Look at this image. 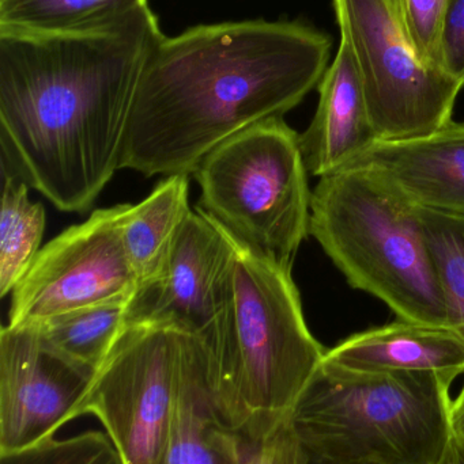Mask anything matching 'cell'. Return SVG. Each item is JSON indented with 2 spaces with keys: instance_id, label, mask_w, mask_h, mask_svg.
I'll use <instances>...</instances> for the list:
<instances>
[{
  "instance_id": "1",
  "label": "cell",
  "mask_w": 464,
  "mask_h": 464,
  "mask_svg": "<svg viewBox=\"0 0 464 464\" xmlns=\"http://www.w3.org/2000/svg\"><path fill=\"white\" fill-rule=\"evenodd\" d=\"M161 35L150 7L101 32L0 30L3 165L60 211H87L120 170L139 73Z\"/></svg>"
},
{
  "instance_id": "2",
  "label": "cell",
  "mask_w": 464,
  "mask_h": 464,
  "mask_svg": "<svg viewBox=\"0 0 464 464\" xmlns=\"http://www.w3.org/2000/svg\"><path fill=\"white\" fill-rule=\"evenodd\" d=\"M330 57L329 35L301 22H223L161 35L139 73L120 169L193 174L232 136L296 108Z\"/></svg>"
},
{
  "instance_id": "3",
  "label": "cell",
  "mask_w": 464,
  "mask_h": 464,
  "mask_svg": "<svg viewBox=\"0 0 464 464\" xmlns=\"http://www.w3.org/2000/svg\"><path fill=\"white\" fill-rule=\"evenodd\" d=\"M231 237L225 304L212 337L202 338L215 406L255 450L283 424L326 351L305 321L291 270Z\"/></svg>"
},
{
  "instance_id": "4",
  "label": "cell",
  "mask_w": 464,
  "mask_h": 464,
  "mask_svg": "<svg viewBox=\"0 0 464 464\" xmlns=\"http://www.w3.org/2000/svg\"><path fill=\"white\" fill-rule=\"evenodd\" d=\"M451 384L433 372H370L323 360L282 427L332 462L438 464L454 435Z\"/></svg>"
},
{
  "instance_id": "5",
  "label": "cell",
  "mask_w": 464,
  "mask_h": 464,
  "mask_svg": "<svg viewBox=\"0 0 464 464\" xmlns=\"http://www.w3.org/2000/svg\"><path fill=\"white\" fill-rule=\"evenodd\" d=\"M310 234L353 288L386 303L398 318L449 326V310L421 208L367 169L319 179Z\"/></svg>"
},
{
  "instance_id": "6",
  "label": "cell",
  "mask_w": 464,
  "mask_h": 464,
  "mask_svg": "<svg viewBox=\"0 0 464 464\" xmlns=\"http://www.w3.org/2000/svg\"><path fill=\"white\" fill-rule=\"evenodd\" d=\"M193 177L202 189L198 208L245 245L293 269L310 235L312 190L300 135L282 117L215 147Z\"/></svg>"
},
{
  "instance_id": "7",
  "label": "cell",
  "mask_w": 464,
  "mask_h": 464,
  "mask_svg": "<svg viewBox=\"0 0 464 464\" xmlns=\"http://www.w3.org/2000/svg\"><path fill=\"white\" fill-rule=\"evenodd\" d=\"M378 141L424 138L452 121L463 89L417 53L400 0H334Z\"/></svg>"
},
{
  "instance_id": "8",
  "label": "cell",
  "mask_w": 464,
  "mask_h": 464,
  "mask_svg": "<svg viewBox=\"0 0 464 464\" xmlns=\"http://www.w3.org/2000/svg\"><path fill=\"white\" fill-rule=\"evenodd\" d=\"M180 367L179 329L127 322L100 365L75 419L94 416L124 464H163Z\"/></svg>"
},
{
  "instance_id": "9",
  "label": "cell",
  "mask_w": 464,
  "mask_h": 464,
  "mask_svg": "<svg viewBox=\"0 0 464 464\" xmlns=\"http://www.w3.org/2000/svg\"><path fill=\"white\" fill-rule=\"evenodd\" d=\"M127 204L98 209L41 248L11 292L8 326H30L82 308L133 302L139 281L125 253Z\"/></svg>"
},
{
  "instance_id": "10",
  "label": "cell",
  "mask_w": 464,
  "mask_h": 464,
  "mask_svg": "<svg viewBox=\"0 0 464 464\" xmlns=\"http://www.w3.org/2000/svg\"><path fill=\"white\" fill-rule=\"evenodd\" d=\"M97 371L65 356L35 326L0 333V454L54 438L75 411Z\"/></svg>"
},
{
  "instance_id": "11",
  "label": "cell",
  "mask_w": 464,
  "mask_h": 464,
  "mask_svg": "<svg viewBox=\"0 0 464 464\" xmlns=\"http://www.w3.org/2000/svg\"><path fill=\"white\" fill-rule=\"evenodd\" d=\"M231 232L201 208L185 220L165 273L136 292L127 322H157L209 340L225 304Z\"/></svg>"
},
{
  "instance_id": "12",
  "label": "cell",
  "mask_w": 464,
  "mask_h": 464,
  "mask_svg": "<svg viewBox=\"0 0 464 464\" xmlns=\"http://www.w3.org/2000/svg\"><path fill=\"white\" fill-rule=\"evenodd\" d=\"M345 169L379 174L420 208L464 217V122L424 138L376 141Z\"/></svg>"
},
{
  "instance_id": "13",
  "label": "cell",
  "mask_w": 464,
  "mask_h": 464,
  "mask_svg": "<svg viewBox=\"0 0 464 464\" xmlns=\"http://www.w3.org/2000/svg\"><path fill=\"white\" fill-rule=\"evenodd\" d=\"M318 89V109L300 135V147L308 173L321 179L348 168L378 141V136L356 60L343 38Z\"/></svg>"
},
{
  "instance_id": "14",
  "label": "cell",
  "mask_w": 464,
  "mask_h": 464,
  "mask_svg": "<svg viewBox=\"0 0 464 464\" xmlns=\"http://www.w3.org/2000/svg\"><path fill=\"white\" fill-rule=\"evenodd\" d=\"M179 337V384L163 464H248L250 447L226 424L212 400L206 341L182 330Z\"/></svg>"
},
{
  "instance_id": "15",
  "label": "cell",
  "mask_w": 464,
  "mask_h": 464,
  "mask_svg": "<svg viewBox=\"0 0 464 464\" xmlns=\"http://www.w3.org/2000/svg\"><path fill=\"white\" fill-rule=\"evenodd\" d=\"M324 360L370 372H433L454 383L464 373V337L452 327L400 319L350 335Z\"/></svg>"
},
{
  "instance_id": "16",
  "label": "cell",
  "mask_w": 464,
  "mask_h": 464,
  "mask_svg": "<svg viewBox=\"0 0 464 464\" xmlns=\"http://www.w3.org/2000/svg\"><path fill=\"white\" fill-rule=\"evenodd\" d=\"M188 195V174H176L163 179L142 203L127 204L122 237L139 289L165 273L174 242L193 212Z\"/></svg>"
},
{
  "instance_id": "17",
  "label": "cell",
  "mask_w": 464,
  "mask_h": 464,
  "mask_svg": "<svg viewBox=\"0 0 464 464\" xmlns=\"http://www.w3.org/2000/svg\"><path fill=\"white\" fill-rule=\"evenodd\" d=\"M149 8L147 0H0V30L73 34L114 29Z\"/></svg>"
},
{
  "instance_id": "18",
  "label": "cell",
  "mask_w": 464,
  "mask_h": 464,
  "mask_svg": "<svg viewBox=\"0 0 464 464\" xmlns=\"http://www.w3.org/2000/svg\"><path fill=\"white\" fill-rule=\"evenodd\" d=\"M0 209V296H7L26 275L41 250L45 208L29 198V184L2 163Z\"/></svg>"
},
{
  "instance_id": "19",
  "label": "cell",
  "mask_w": 464,
  "mask_h": 464,
  "mask_svg": "<svg viewBox=\"0 0 464 464\" xmlns=\"http://www.w3.org/2000/svg\"><path fill=\"white\" fill-rule=\"evenodd\" d=\"M131 302H114L54 316L35 326L57 351L97 371L127 324Z\"/></svg>"
},
{
  "instance_id": "20",
  "label": "cell",
  "mask_w": 464,
  "mask_h": 464,
  "mask_svg": "<svg viewBox=\"0 0 464 464\" xmlns=\"http://www.w3.org/2000/svg\"><path fill=\"white\" fill-rule=\"evenodd\" d=\"M421 218L446 297L449 327L464 337V217L421 208Z\"/></svg>"
},
{
  "instance_id": "21",
  "label": "cell",
  "mask_w": 464,
  "mask_h": 464,
  "mask_svg": "<svg viewBox=\"0 0 464 464\" xmlns=\"http://www.w3.org/2000/svg\"><path fill=\"white\" fill-rule=\"evenodd\" d=\"M106 433L89 430L68 439H49L18 451L2 452L0 464H95L114 451Z\"/></svg>"
},
{
  "instance_id": "22",
  "label": "cell",
  "mask_w": 464,
  "mask_h": 464,
  "mask_svg": "<svg viewBox=\"0 0 464 464\" xmlns=\"http://www.w3.org/2000/svg\"><path fill=\"white\" fill-rule=\"evenodd\" d=\"M449 5V0H400L403 22L417 53L425 64L440 71L441 34Z\"/></svg>"
},
{
  "instance_id": "23",
  "label": "cell",
  "mask_w": 464,
  "mask_h": 464,
  "mask_svg": "<svg viewBox=\"0 0 464 464\" xmlns=\"http://www.w3.org/2000/svg\"><path fill=\"white\" fill-rule=\"evenodd\" d=\"M441 70L464 87V0H449L441 34Z\"/></svg>"
},
{
  "instance_id": "24",
  "label": "cell",
  "mask_w": 464,
  "mask_h": 464,
  "mask_svg": "<svg viewBox=\"0 0 464 464\" xmlns=\"http://www.w3.org/2000/svg\"><path fill=\"white\" fill-rule=\"evenodd\" d=\"M248 464H365L338 463L323 459L302 449L281 425L261 447L251 450Z\"/></svg>"
},
{
  "instance_id": "25",
  "label": "cell",
  "mask_w": 464,
  "mask_h": 464,
  "mask_svg": "<svg viewBox=\"0 0 464 464\" xmlns=\"http://www.w3.org/2000/svg\"><path fill=\"white\" fill-rule=\"evenodd\" d=\"M451 422L452 433L464 444V384L457 400L452 401Z\"/></svg>"
},
{
  "instance_id": "26",
  "label": "cell",
  "mask_w": 464,
  "mask_h": 464,
  "mask_svg": "<svg viewBox=\"0 0 464 464\" xmlns=\"http://www.w3.org/2000/svg\"><path fill=\"white\" fill-rule=\"evenodd\" d=\"M438 464H464V444L452 435L451 441Z\"/></svg>"
},
{
  "instance_id": "27",
  "label": "cell",
  "mask_w": 464,
  "mask_h": 464,
  "mask_svg": "<svg viewBox=\"0 0 464 464\" xmlns=\"http://www.w3.org/2000/svg\"><path fill=\"white\" fill-rule=\"evenodd\" d=\"M95 464H124L123 463L122 458H120L119 452L117 450H114V452L108 455V457L104 458L103 460Z\"/></svg>"
}]
</instances>
